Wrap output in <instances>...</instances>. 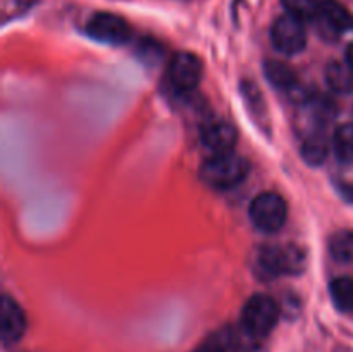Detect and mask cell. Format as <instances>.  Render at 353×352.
<instances>
[{
    "mask_svg": "<svg viewBox=\"0 0 353 352\" xmlns=\"http://www.w3.org/2000/svg\"><path fill=\"white\" fill-rule=\"evenodd\" d=\"M286 14L296 17L302 23L305 21H316L319 12V2L317 0H281Z\"/></svg>",
    "mask_w": 353,
    "mask_h": 352,
    "instance_id": "17",
    "label": "cell"
},
{
    "mask_svg": "<svg viewBox=\"0 0 353 352\" xmlns=\"http://www.w3.org/2000/svg\"><path fill=\"white\" fill-rule=\"evenodd\" d=\"M241 97H243L247 109L250 110L252 116L259 121V123H268V109H265L264 97H262L261 90L254 81H243L241 83Z\"/></svg>",
    "mask_w": 353,
    "mask_h": 352,
    "instance_id": "13",
    "label": "cell"
},
{
    "mask_svg": "<svg viewBox=\"0 0 353 352\" xmlns=\"http://www.w3.org/2000/svg\"><path fill=\"white\" fill-rule=\"evenodd\" d=\"M316 21L319 23L321 30L331 37H338L353 26L350 12L336 0H321Z\"/></svg>",
    "mask_w": 353,
    "mask_h": 352,
    "instance_id": "10",
    "label": "cell"
},
{
    "mask_svg": "<svg viewBox=\"0 0 353 352\" xmlns=\"http://www.w3.org/2000/svg\"><path fill=\"white\" fill-rule=\"evenodd\" d=\"M288 217V206L285 199L274 192H264L250 204V219L257 230L264 233H276L281 230Z\"/></svg>",
    "mask_w": 353,
    "mask_h": 352,
    "instance_id": "4",
    "label": "cell"
},
{
    "mask_svg": "<svg viewBox=\"0 0 353 352\" xmlns=\"http://www.w3.org/2000/svg\"><path fill=\"white\" fill-rule=\"evenodd\" d=\"M203 76V64L195 54L179 52L169 64V83L179 93L193 92Z\"/></svg>",
    "mask_w": 353,
    "mask_h": 352,
    "instance_id": "7",
    "label": "cell"
},
{
    "mask_svg": "<svg viewBox=\"0 0 353 352\" xmlns=\"http://www.w3.org/2000/svg\"><path fill=\"white\" fill-rule=\"evenodd\" d=\"M330 252L334 261L341 264L353 262V231L340 230L330 238Z\"/></svg>",
    "mask_w": 353,
    "mask_h": 352,
    "instance_id": "16",
    "label": "cell"
},
{
    "mask_svg": "<svg viewBox=\"0 0 353 352\" xmlns=\"http://www.w3.org/2000/svg\"><path fill=\"white\" fill-rule=\"evenodd\" d=\"M86 35L107 45H123L130 40L131 28L121 16L110 12H97L86 23Z\"/></svg>",
    "mask_w": 353,
    "mask_h": 352,
    "instance_id": "6",
    "label": "cell"
},
{
    "mask_svg": "<svg viewBox=\"0 0 353 352\" xmlns=\"http://www.w3.org/2000/svg\"><path fill=\"white\" fill-rule=\"evenodd\" d=\"M262 340L264 338L252 337V335L243 331V337H240L233 344V352H268V349H265Z\"/></svg>",
    "mask_w": 353,
    "mask_h": 352,
    "instance_id": "18",
    "label": "cell"
},
{
    "mask_svg": "<svg viewBox=\"0 0 353 352\" xmlns=\"http://www.w3.org/2000/svg\"><path fill=\"white\" fill-rule=\"evenodd\" d=\"M340 192L343 193L345 199L353 202V185H340Z\"/></svg>",
    "mask_w": 353,
    "mask_h": 352,
    "instance_id": "21",
    "label": "cell"
},
{
    "mask_svg": "<svg viewBox=\"0 0 353 352\" xmlns=\"http://www.w3.org/2000/svg\"><path fill=\"white\" fill-rule=\"evenodd\" d=\"M302 159L309 166H321L330 154V140L326 137V130H316L303 135Z\"/></svg>",
    "mask_w": 353,
    "mask_h": 352,
    "instance_id": "11",
    "label": "cell"
},
{
    "mask_svg": "<svg viewBox=\"0 0 353 352\" xmlns=\"http://www.w3.org/2000/svg\"><path fill=\"white\" fill-rule=\"evenodd\" d=\"M141 57H147L148 62H155L157 59L162 57V50L155 41H143L140 47Z\"/></svg>",
    "mask_w": 353,
    "mask_h": 352,
    "instance_id": "20",
    "label": "cell"
},
{
    "mask_svg": "<svg viewBox=\"0 0 353 352\" xmlns=\"http://www.w3.org/2000/svg\"><path fill=\"white\" fill-rule=\"evenodd\" d=\"M330 293L338 309L343 313L353 311V278L350 276L334 278L330 285Z\"/></svg>",
    "mask_w": 353,
    "mask_h": 352,
    "instance_id": "15",
    "label": "cell"
},
{
    "mask_svg": "<svg viewBox=\"0 0 353 352\" xmlns=\"http://www.w3.org/2000/svg\"><path fill=\"white\" fill-rule=\"evenodd\" d=\"M278 302L271 295L257 293L250 297L241 311V326L245 333L257 338H265L276 328L279 320Z\"/></svg>",
    "mask_w": 353,
    "mask_h": 352,
    "instance_id": "3",
    "label": "cell"
},
{
    "mask_svg": "<svg viewBox=\"0 0 353 352\" xmlns=\"http://www.w3.org/2000/svg\"><path fill=\"white\" fill-rule=\"evenodd\" d=\"M305 252L299 245H265L254 257V271L259 278L272 280L278 276L300 275L305 269Z\"/></svg>",
    "mask_w": 353,
    "mask_h": 352,
    "instance_id": "1",
    "label": "cell"
},
{
    "mask_svg": "<svg viewBox=\"0 0 353 352\" xmlns=\"http://www.w3.org/2000/svg\"><path fill=\"white\" fill-rule=\"evenodd\" d=\"M347 62L353 68V43L348 45L347 48Z\"/></svg>",
    "mask_w": 353,
    "mask_h": 352,
    "instance_id": "22",
    "label": "cell"
},
{
    "mask_svg": "<svg viewBox=\"0 0 353 352\" xmlns=\"http://www.w3.org/2000/svg\"><path fill=\"white\" fill-rule=\"evenodd\" d=\"M326 83L333 93L348 95L353 92V68L348 62H330L326 68Z\"/></svg>",
    "mask_w": 353,
    "mask_h": 352,
    "instance_id": "12",
    "label": "cell"
},
{
    "mask_svg": "<svg viewBox=\"0 0 353 352\" xmlns=\"http://www.w3.org/2000/svg\"><path fill=\"white\" fill-rule=\"evenodd\" d=\"M333 150L338 161L353 164V123L341 124L333 135Z\"/></svg>",
    "mask_w": 353,
    "mask_h": 352,
    "instance_id": "14",
    "label": "cell"
},
{
    "mask_svg": "<svg viewBox=\"0 0 353 352\" xmlns=\"http://www.w3.org/2000/svg\"><path fill=\"white\" fill-rule=\"evenodd\" d=\"M271 41L278 52L285 55H295L307 45L305 26L300 19L285 14L278 17L271 28Z\"/></svg>",
    "mask_w": 353,
    "mask_h": 352,
    "instance_id": "5",
    "label": "cell"
},
{
    "mask_svg": "<svg viewBox=\"0 0 353 352\" xmlns=\"http://www.w3.org/2000/svg\"><path fill=\"white\" fill-rule=\"evenodd\" d=\"M248 175V161L234 152L212 154L200 168L203 183L216 190H230L240 185Z\"/></svg>",
    "mask_w": 353,
    "mask_h": 352,
    "instance_id": "2",
    "label": "cell"
},
{
    "mask_svg": "<svg viewBox=\"0 0 353 352\" xmlns=\"http://www.w3.org/2000/svg\"><path fill=\"white\" fill-rule=\"evenodd\" d=\"M200 140L203 147L212 154H228L233 152L238 135L233 124L224 119H209L200 128Z\"/></svg>",
    "mask_w": 353,
    "mask_h": 352,
    "instance_id": "8",
    "label": "cell"
},
{
    "mask_svg": "<svg viewBox=\"0 0 353 352\" xmlns=\"http://www.w3.org/2000/svg\"><path fill=\"white\" fill-rule=\"evenodd\" d=\"M228 347H230V337L221 333L200 345L195 352H228Z\"/></svg>",
    "mask_w": 353,
    "mask_h": 352,
    "instance_id": "19",
    "label": "cell"
},
{
    "mask_svg": "<svg viewBox=\"0 0 353 352\" xmlns=\"http://www.w3.org/2000/svg\"><path fill=\"white\" fill-rule=\"evenodd\" d=\"M26 314L19 304L12 297L3 295L0 302V335L3 344H16L26 331Z\"/></svg>",
    "mask_w": 353,
    "mask_h": 352,
    "instance_id": "9",
    "label": "cell"
}]
</instances>
